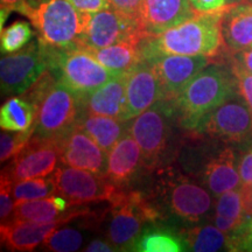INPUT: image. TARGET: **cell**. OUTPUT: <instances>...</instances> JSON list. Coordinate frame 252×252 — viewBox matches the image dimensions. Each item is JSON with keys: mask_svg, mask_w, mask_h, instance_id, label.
<instances>
[{"mask_svg": "<svg viewBox=\"0 0 252 252\" xmlns=\"http://www.w3.org/2000/svg\"><path fill=\"white\" fill-rule=\"evenodd\" d=\"M36 108L34 137L60 141L76 127L81 116V97L61 83L49 69L24 93Z\"/></svg>", "mask_w": 252, "mask_h": 252, "instance_id": "obj_2", "label": "cell"}, {"mask_svg": "<svg viewBox=\"0 0 252 252\" xmlns=\"http://www.w3.org/2000/svg\"><path fill=\"white\" fill-rule=\"evenodd\" d=\"M225 143H242L252 134V113L239 93L208 113L196 130Z\"/></svg>", "mask_w": 252, "mask_h": 252, "instance_id": "obj_12", "label": "cell"}, {"mask_svg": "<svg viewBox=\"0 0 252 252\" xmlns=\"http://www.w3.org/2000/svg\"><path fill=\"white\" fill-rule=\"evenodd\" d=\"M224 8L208 13L196 12L180 25L144 37L140 41L144 61L161 55L217 56L225 46L220 30Z\"/></svg>", "mask_w": 252, "mask_h": 252, "instance_id": "obj_1", "label": "cell"}, {"mask_svg": "<svg viewBox=\"0 0 252 252\" xmlns=\"http://www.w3.org/2000/svg\"><path fill=\"white\" fill-rule=\"evenodd\" d=\"M245 0H226V5H238L243 4Z\"/></svg>", "mask_w": 252, "mask_h": 252, "instance_id": "obj_45", "label": "cell"}, {"mask_svg": "<svg viewBox=\"0 0 252 252\" xmlns=\"http://www.w3.org/2000/svg\"><path fill=\"white\" fill-rule=\"evenodd\" d=\"M81 13L93 14L103 9L112 7L109 0H69Z\"/></svg>", "mask_w": 252, "mask_h": 252, "instance_id": "obj_38", "label": "cell"}, {"mask_svg": "<svg viewBox=\"0 0 252 252\" xmlns=\"http://www.w3.org/2000/svg\"><path fill=\"white\" fill-rule=\"evenodd\" d=\"M124 123L106 116L81 112L76 127L86 132L104 152L109 153L112 147L128 132V127H125Z\"/></svg>", "mask_w": 252, "mask_h": 252, "instance_id": "obj_24", "label": "cell"}, {"mask_svg": "<svg viewBox=\"0 0 252 252\" xmlns=\"http://www.w3.org/2000/svg\"><path fill=\"white\" fill-rule=\"evenodd\" d=\"M113 8L133 18L141 24V12H143V0H109ZM143 26V25H141Z\"/></svg>", "mask_w": 252, "mask_h": 252, "instance_id": "obj_37", "label": "cell"}, {"mask_svg": "<svg viewBox=\"0 0 252 252\" xmlns=\"http://www.w3.org/2000/svg\"><path fill=\"white\" fill-rule=\"evenodd\" d=\"M203 180L213 195H220L242 187L234 150L225 147L213 157L204 167Z\"/></svg>", "mask_w": 252, "mask_h": 252, "instance_id": "obj_22", "label": "cell"}, {"mask_svg": "<svg viewBox=\"0 0 252 252\" xmlns=\"http://www.w3.org/2000/svg\"><path fill=\"white\" fill-rule=\"evenodd\" d=\"M83 234L75 228H58L49 235L42 244L43 250L53 252H72L80 250L83 245Z\"/></svg>", "mask_w": 252, "mask_h": 252, "instance_id": "obj_32", "label": "cell"}, {"mask_svg": "<svg viewBox=\"0 0 252 252\" xmlns=\"http://www.w3.org/2000/svg\"><path fill=\"white\" fill-rule=\"evenodd\" d=\"M172 115L171 102L162 99L137 116L128 126V132L140 146L146 168H154L165 153L169 138L168 118Z\"/></svg>", "mask_w": 252, "mask_h": 252, "instance_id": "obj_9", "label": "cell"}, {"mask_svg": "<svg viewBox=\"0 0 252 252\" xmlns=\"http://www.w3.org/2000/svg\"><path fill=\"white\" fill-rule=\"evenodd\" d=\"M60 158V141L33 135L30 143L2 169L1 174L12 182L48 176L54 173Z\"/></svg>", "mask_w": 252, "mask_h": 252, "instance_id": "obj_13", "label": "cell"}, {"mask_svg": "<svg viewBox=\"0 0 252 252\" xmlns=\"http://www.w3.org/2000/svg\"><path fill=\"white\" fill-rule=\"evenodd\" d=\"M125 75H117L97 88L96 90L81 97L82 113L106 116L126 122Z\"/></svg>", "mask_w": 252, "mask_h": 252, "instance_id": "obj_19", "label": "cell"}, {"mask_svg": "<svg viewBox=\"0 0 252 252\" xmlns=\"http://www.w3.org/2000/svg\"><path fill=\"white\" fill-rule=\"evenodd\" d=\"M58 194L67 198L71 207L87 203L104 202L115 196L119 189L106 178L87 169L63 165L53 173Z\"/></svg>", "mask_w": 252, "mask_h": 252, "instance_id": "obj_10", "label": "cell"}, {"mask_svg": "<svg viewBox=\"0 0 252 252\" xmlns=\"http://www.w3.org/2000/svg\"><path fill=\"white\" fill-rule=\"evenodd\" d=\"M32 0H0L1 2V8L8 9L11 12H18L20 13L25 6H27Z\"/></svg>", "mask_w": 252, "mask_h": 252, "instance_id": "obj_44", "label": "cell"}, {"mask_svg": "<svg viewBox=\"0 0 252 252\" xmlns=\"http://www.w3.org/2000/svg\"><path fill=\"white\" fill-rule=\"evenodd\" d=\"M86 252H112L117 251L116 248L110 243L109 239L103 241V239H94L87 245L86 249H83Z\"/></svg>", "mask_w": 252, "mask_h": 252, "instance_id": "obj_42", "label": "cell"}, {"mask_svg": "<svg viewBox=\"0 0 252 252\" xmlns=\"http://www.w3.org/2000/svg\"><path fill=\"white\" fill-rule=\"evenodd\" d=\"M20 14L35 27L40 43L55 48H80L89 15L69 0H32Z\"/></svg>", "mask_w": 252, "mask_h": 252, "instance_id": "obj_4", "label": "cell"}, {"mask_svg": "<svg viewBox=\"0 0 252 252\" xmlns=\"http://www.w3.org/2000/svg\"><path fill=\"white\" fill-rule=\"evenodd\" d=\"M115 75H125L144 61L140 42L125 41L98 49H86Z\"/></svg>", "mask_w": 252, "mask_h": 252, "instance_id": "obj_23", "label": "cell"}, {"mask_svg": "<svg viewBox=\"0 0 252 252\" xmlns=\"http://www.w3.org/2000/svg\"><path fill=\"white\" fill-rule=\"evenodd\" d=\"M231 71L237 82L238 93L252 113V74L235 61H232Z\"/></svg>", "mask_w": 252, "mask_h": 252, "instance_id": "obj_35", "label": "cell"}, {"mask_svg": "<svg viewBox=\"0 0 252 252\" xmlns=\"http://www.w3.org/2000/svg\"><path fill=\"white\" fill-rule=\"evenodd\" d=\"M242 201H243L244 213L248 216L252 217V185L242 186Z\"/></svg>", "mask_w": 252, "mask_h": 252, "instance_id": "obj_43", "label": "cell"}, {"mask_svg": "<svg viewBox=\"0 0 252 252\" xmlns=\"http://www.w3.org/2000/svg\"><path fill=\"white\" fill-rule=\"evenodd\" d=\"M204 55H161L147 60L156 70L163 91V99L172 102L184 88L209 64Z\"/></svg>", "mask_w": 252, "mask_h": 252, "instance_id": "obj_15", "label": "cell"}, {"mask_svg": "<svg viewBox=\"0 0 252 252\" xmlns=\"http://www.w3.org/2000/svg\"><path fill=\"white\" fill-rule=\"evenodd\" d=\"M215 215L238 226L243 224L249 216L244 213L241 188L229 190L217 196Z\"/></svg>", "mask_w": 252, "mask_h": 252, "instance_id": "obj_31", "label": "cell"}, {"mask_svg": "<svg viewBox=\"0 0 252 252\" xmlns=\"http://www.w3.org/2000/svg\"><path fill=\"white\" fill-rule=\"evenodd\" d=\"M156 200L160 212H166L186 224H195L209 215L213 197L202 186L172 168L159 172Z\"/></svg>", "mask_w": 252, "mask_h": 252, "instance_id": "obj_6", "label": "cell"}, {"mask_svg": "<svg viewBox=\"0 0 252 252\" xmlns=\"http://www.w3.org/2000/svg\"><path fill=\"white\" fill-rule=\"evenodd\" d=\"M34 32L32 30L31 24L27 21L18 20L9 25L8 27L1 30V46L2 54H12L25 48L31 42Z\"/></svg>", "mask_w": 252, "mask_h": 252, "instance_id": "obj_30", "label": "cell"}, {"mask_svg": "<svg viewBox=\"0 0 252 252\" xmlns=\"http://www.w3.org/2000/svg\"><path fill=\"white\" fill-rule=\"evenodd\" d=\"M36 108L24 97L11 96L0 109V126L7 131H27L34 126Z\"/></svg>", "mask_w": 252, "mask_h": 252, "instance_id": "obj_27", "label": "cell"}, {"mask_svg": "<svg viewBox=\"0 0 252 252\" xmlns=\"http://www.w3.org/2000/svg\"><path fill=\"white\" fill-rule=\"evenodd\" d=\"M41 46L49 70L77 96H86L117 76L86 49L55 48L42 43Z\"/></svg>", "mask_w": 252, "mask_h": 252, "instance_id": "obj_7", "label": "cell"}, {"mask_svg": "<svg viewBox=\"0 0 252 252\" xmlns=\"http://www.w3.org/2000/svg\"><path fill=\"white\" fill-rule=\"evenodd\" d=\"M237 166L242 186L252 185V146L242 154Z\"/></svg>", "mask_w": 252, "mask_h": 252, "instance_id": "obj_39", "label": "cell"}, {"mask_svg": "<svg viewBox=\"0 0 252 252\" xmlns=\"http://www.w3.org/2000/svg\"><path fill=\"white\" fill-rule=\"evenodd\" d=\"M88 209L74 210L63 219L52 222H34V220H9L1 223L0 235L1 244L9 251H33L42 245L49 235L60 226L77 217H83Z\"/></svg>", "mask_w": 252, "mask_h": 252, "instance_id": "obj_14", "label": "cell"}, {"mask_svg": "<svg viewBox=\"0 0 252 252\" xmlns=\"http://www.w3.org/2000/svg\"><path fill=\"white\" fill-rule=\"evenodd\" d=\"M179 234L185 241L187 250L215 252L223 250V248L228 250V236L215 224L188 225Z\"/></svg>", "mask_w": 252, "mask_h": 252, "instance_id": "obj_28", "label": "cell"}, {"mask_svg": "<svg viewBox=\"0 0 252 252\" xmlns=\"http://www.w3.org/2000/svg\"><path fill=\"white\" fill-rule=\"evenodd\" d=\"M146 33L138 20L110 7L88 15L80 48L98 49L125 41L140 42Z\"/></svg>", "mask_w": 252, "mask_h": 252, "instance_id": "obj_8", "label": "cell"}, {"mask_svg": "<svg viewBox=\"0 0 252 252\" xmlns=\"http://www.w3.org/2000/svg\"><path fill=\"white\" fill-rule=\"evenodd\" d=\"M229 251H252V217L249 216L241 228L228 236Z\"/></svg>", "mask_w": 252, "mask_h": 252, "instance_id": "obj_34", "label": "cell"}, {"mask_svg": "<svg viewBox=\"0 0 252 252\" xmlns=\"http://www.w3.org/2000/svg\"><path fill=\"white\" fill-rule=\"evenodd\" d=\"M195 12L208 13V12H216L224 8L226 0H190Z\"/></svg>", "mask_w": 252, "mask_h": 252, "instance_id": "obj_40", "label": "cell"}, {"mask_svg": "<svg viewBox=\"0 0 252 252\" xmlns=\"http://www.w3.org/2000/svg\"><path fill=\"white\" fill-rule=\"evenodd\" d=\"M71 207L67 198L62 195H52L40 200L15 203L13 216L11 220H34V222H52L68 215Z\"/></svg>", "mask_w": 252, "mask_h": 252, "instance_id": "obj_25", "label": "cell"}, {"mask_svg": "<svg viewBox=\"0 0 252 252\" xmlns=\"http://www.w3.org/2000/svg\"><path fill=\"white\" fill-rule=\"evenodd\" d=\"M236 93L237 82L231 70L220 65H207L172 100L173 113L181 126L195 131L208 113Z\"/></svg>", "mask_w": 252, "mask_h": 252, "instance_id": "obj_3", "label": "cell"}, {"mask_svg": "<svg viewBox=\"0 0 252 252\" xmlns=\"http://www.w3.org/2000/svg\"><path fill=\"white\" fill-rule=\"evenodd\" d=\"M220 30L225 47L232 52L252 47V2L226 5Z\"/></svg>", "mask_w": 252, "mask_h": 252, "instance_id": "obj_21", "label": "cell"}, {"mask_svg": "<svg viewBox=\"0 0 252 252\" xmlns=\"http://www.w3.org/2000/svg\"><path fill=\"white\" fill-rule=\"evenodd\" d=\"M34 134V126L27 131H7L2 130L0 134V160L7 161L30 143Z\"/></svg>", "mask_w": 252, "mask_h": 252, "instance_id": "obj_33", "label": "cell"}, {"mask_svg": "<svg viewBox=\"0 0 252 252\" xmlns=\"http://www.w3.org/2000/svg\"><path fill=\"white\" fill-rule=\"evenodd\" d=\"M126 122L146 111L163 99V91L156 70L149 62L140 64L126 74Z\"/></svg>", "mask_w": 252, "mask_h": 252, "instance_id": "obj_16", "label": "cell"}, {"mask_svg": "<svg viewBox=\"0 0 252 252\" xmlns=\"http://www.w3.org/2000/svg\"><path fill=\"white\" fill-rule=\"evenodd\" d=\"M11 188L12 196H13L15 203L40 200V198L49 197L58 193L53 175L14 181L12 182Z\"/></svg>", "mask_w": 252, "mask_h": 252, "instance_id": "obj_29", "label": "cell"}, {"mask_svg": "<svg viewBox=\"0 0 252 252\" xmlns=\"http://www.w3.org/2000/svg\"><path fill=\"white\" fill-rule=\"evenodd\" d=\"M12 181L1 174L0 180V220L1 223L9 220L13 216L15 201L12 196Z\"/></svg>", "mask_w": 252, "mask_h": 252, "instance_id": "obj_36", "label": "cell"}, {"mask_svg": "<svg viewBox=\"0 0 252 252\" xmlns=\"http://www.w3.org/2000/svg\"><path fill=\"white\" fill-rule=\"evenodd\" d=\"M196 13L190 0H143L141 25L146 36L180 25Z\"/></svg>", "mask_w": 252, "mask_h": 252, "instance_id": "obj_18", "label": "cell"}, {"mask_svg": "<svg viewBox=\"0 0 252 252\" xmlns=\"http://www.w3.org/2000/svg\"><path fill=\"white\" fill-rule=\"evenodd\" d=\"M106 239L117 251H132L146 223L162 220V213L152 197L138 190L119 189L109 201Z\"/></svg>", "mask_w": 252, "mask_h": 252, "instance_id": "obj_5", "label": "cell"}, {"mask_svg": "<svg viewBox=\"0 0 252 252\" xmlns=\"http://www.w3.org/2000/svg\"><path fill=\"white\" fill-rule=\"evenodd\" d=\"M62 165L105 174L108 153L86 132L75 127L60 140Z\"/></svg>", "mask_w": 252, "mask_h": 252, "instance_id": "obj_17", "label": "cell"}, {"mask_svg": "<svg viewBox=\"0 0 252 252\" xmlns=\"http://www.w3.org/2000/svg\"><path fill=\"white\" fill-rule=\"evenodd\" d=\"M139 252H180L187 251L185 241L179 232L159 223H151L144 228L135 241L133 250Z\"/></svg>", "mask_w": 252, "mask_h": 252, "instance_id": "obj_26", "label": "cell"}, {"mask_svg": "<svg viewBox=\"0 0 252 252\" xmlns=\"http://www.w3.org/2000/svg\"><path fill=\"white\" fill-rule=\"evenodd\" d=\"M141 167L145 166L140 146L127 132L108 153L105 176L118 188H125Z\"/></svg>", "mask_w": 252, "mask_h": 252, "instance_id": "obj_20", "label": "cell"}, {"mask_svg": "<svg viewBox=\"0 0 252 252\" xmlns=\"http://www.w3.org/2000/svg\"><path fill=\"white\" fill-rule=\"evenodd\" d=\"M234 61L252 74V47L235 52Z\"/></svg>", "mask_w": 252, "mask_h": 252, "instance_id": "obj_41", "label": "cell"}, {"mask_svg": "<svg viewBox=\"0 0 252 252\" xmlns=\"http://www.w3.org/2000/svg\"><path fill=\"white\" fill-rule=\"evenodd\" d=\"M47 69L48 64L39 40L30 42L19 52L2 56L0 60L1 96L26 93Z\"/></svg>", "mask_w": 252, "mask_h": 252, "instance_id": "obj_11", "label": "cell"}]
</instances>
